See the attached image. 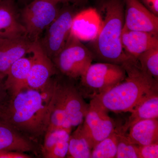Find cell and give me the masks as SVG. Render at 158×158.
<instances>
[{
  "label": "cell",
  "mask_w": 158,
  "mask_h": 158,
  "mask_svg": "<svg viewBox=\"0 0 158 158\" xmlns=\"http://www.w3.org/2000/svg\"><path fill=\"white\" fill-rule=\"evenodd\" d=\"M10 96L4 84V80H0V110L8 101Z\"/></svg>",
  "instance_id": "26"
},
{
  "label": "cell",
  "mask_w": 158,
  "mask_h": 158,
  "mask_svg": "<svg viewBox=\"0 0 158 158\" xmlns=\"http://www.w3.org/2000/svg\"><path fill=\"white\" fill-rule=\"evenodd\" d=\"M150 11L158 16V0H140Z\"/></svg>",
  "instance_id": "28"
},
{
  "label": "cell",
  "mask_w": 158,
  "mask_h": 158,
  "mask_svg": "<svg viewBox=\"0 0 158 158\" xmlns=\"http://www.w3.org/2000/svg\"><path fill=\"white\" fill-rule=\"evenodd\" d=\"M31 156L25 153L4 151L0 152V158H30Z\"/></svg>",
  "instance_id": "27"
},
{
  "label": "cell",
  "mask_w": 158,
  "mask_h": 158,
  "mask_svg": "<svg viewBox=\"0 0 158 158\" xmlns=\"http://www.w3.org/2000/svg\"><path fill=\"white\" fill-rule=\"evenodd\" d=\"M126 77L122 65L104 62L91 63L80 77L79 89L83 96L92 98L112 88Z\"/></svg>",
  "instance_id": "5"
},
{
  "label": "cell",
  "mask_w": 158,
  "mask_h": 158,
  "mask_svg": "<svg viewBox=\"0 0 158 158\" xmlns=\"http://www.w3.org/2000/svg\"><path fill=\"white\" fill-rule=\"evenodd\" d=\"M75 80L60 73L52 78L48 131L71 129L84 121L89 104L85 101Z\"/></svg>",
  "instance_id": "3"
},
{
  "label": "cell",
  "mask_w": 158,
  "mask_h": 158,
  "mask_svg": "<svg viewBox=\"0 0 158 158\" xmlns=\"http://www.w3.org/2000/svg\"><path fill=\"white\" fill-rule=\"evenodd\" d=\"M31 65V58L22 57L9 69L4 84L10 95H13L27 88L28 78Z\"/></svg>",
  "instance_id": "19"
},
{
  "label": "cell",
  "mask_w": 158,
  "mask_h": 158,
  "mask_svg": "<svg viewBox=\"0 0 158 158\" xmlns=\"http://www.w3.org/2000/svg\"><path fill=\"white\" fill-rule=\"evenodd\" d=\"M33 43L27 36L0 40V80H5L15 62L31 54Z\"/></svg>",
  "instance_id": "12"
},
{
  "label": "cell",
  "mask_w": 158,
  "mask_h": 158,
  "mask_svg": "<svg viewBox=\"0 0 158 158\" xmlns=\"http://www.w3.org/2000/svg\"><path fill=\"white\" fill-rule=\"evenodd\" d=\"M117 152L115 158H139V146L132 143L126 133L120 131L119 127L117 131Z\"/></svg>",
  "instance_id": "24"
},
{
  "label": "cell",
  "mask_w": 158,
  "mask_h": 158,
  "mask_svg": "<svg viewBox=\"0 0 158 158\" xmlns=\"http://www.w3.org/2000/svg\"><path fill=\"white\" fill-rule=\"evenodd\" d=\"M74 5L63 4L56 17L46 29L44 37L39 40L43 50L52 60L63 48L70 35L74 18L77 13Z\"/></svg>",
  "instance_id": "7"
},
{
  "label": "cell",
  "mask_w": 158,
  "mask_h": 158,
  "mask_svg": "<svg viewBox=\"0 0 158 158\" xmlns=\"http://www.w3.org/2000/svg\"><path fill=\"white\" fill-rule=\"evenodd\" d=\"M52 78L41 89L26 88L13 95L0 110V118L35 143L44 137L49 123Z\"/></svg>",
  "instance_id": "1"
},
{
  "label": "cell",
  "mask_w": 158,
  "mask_h": 158,
  "mask_svg": "<svg viewBox=\"0 0 158 158\" xmlns=\"http://www.w3.org/2000/svg\"><path fill=\"white\" fill-rule=\"evenodd\" d=\"M108 112L91 100L82 123V128L92 148L116 129V123L110 118Z\"/></svg>",
  "instance_id": "9"
},
{
  "label": "cell",
  "mask_w": 158,
  "mask_h": 158,
  "mask_svg": "<svg viewBox=\"0 0 158 158\" xmlns=\"http://www.w3.org/2000/svg\"><path fill=\"white\" fill-rule=\"evenodd\" d=\"M25 36V29L14 1L0 0V40Z\"/></svg>",
  "instance_id": "14"
},
{
  "label": "cell",
  "mask_w": 158,
  "mask_h": 158,
  "mask_svg": "<svg viewBox=\"0 0 158 158\" xmlns=\"http://www.w3.org/2000/svg\"><path fill=\"white\" fill-rule=\"evenodd\" d=\"M52 2L55 3L56 4H59V3H62V4L64 3H71L73 4V5H77L81 4L82 2L81 0H45Z\"/></svg>",
  "instance_id": "29"
},
{
  "label": "cell",
  "mask_w": 158,
  "mask_h": 158,
  "mask_svg": "<svg viewBox=\"0 0 158 158\" xmlns=\"http://www.w3.org/2000/svg\"><path fill=\"white\" fill-rule=\"evenodd\" d=\"M52 61L59 73L76 80L92 63L93 56L81 40L70 33L65 45Z\"/></svg>",
  "instance_id": "6"
},
{
  "label": "cell",
  "mask_w": 158,
  "mask_h": 158,
  "mask_svg": "<svg viewBox=\"0 0 158 158\" xmlns=\"http://www.w3.org/2000/svg\"><path fill=\"white\" fill-rule=\"evenodd\" d=\"M122 65L125 78L91 98L108 112H130L145 95L158 89V81L141 69L138 60L129 57Z\"/></svg>",
  "instance_id": "2"
},
{
  "label": "cell",
  "mask_w": 158,
  "mask_h": 158,
  "mask_svg": "<svg viewBox=\"0 0 158 158\" xmlns=\"http://www.w3.org/2000/svg\"><path fill=\"white\" fill-rule=\"evenodd\" d=\"M102 17L98 34L88 44L93 60L122 65L129 58L121 44L124 25L123 0H106L102 7Z\"/></svg>",
  "instance_id": "4"
},
{
  "label": "cell",
  "mask_w": 158,
  "mask_h": 158,
  "mask_svg": "<svg viewBox=\"0 0 158 158\" xmlns=\"http://www.w3.org/2000/svg\"><path fill=\"white\" fill-rule=\"evenodd\" d=\"M129 130V139L138 146L158 142V118L140 120L132 125Z\"/></svg>",
  "instance_id": "20"
},
{
  "label": "cell",
  "mask_w": 158,
  "mask_h": 158,
  "mask_svg": "<svg viewBox=\"0 0 158 158\" xmlns=\"http://www.w3.org/2000/svg\"><path fill=\"white\" fill-rule=\"evenodd\" d=\"M31 65L28 78V88L41 89L45 88L51 79L59 74L53 62L43 50L39 40L34 41Z\"/></svg>",
  "instance_id": "10"
},
{
  "label": "cell",
  "mask_w": 158,
  "mask_h": 158,
  "mask_svg": "<svg viewBox=\"0 0 158 158\" xmlns=\"http://www.w3.org/2000/svg\"><path fill=\"white\" fill-rule=\"evenodd\" d=\"M137 60L141 69L158 81V47L142 53Z\"/></svg>",
  "instance_id": "23"
},
{
  "label": "cell",
  "mask_w": 158,
  "mask_h": 158,
  "mask_svg": "<svg viewBox=\"0 0 158 158\" xmlns=\"http://www.w3.org/2000/svg\"><path fill=\"white\" fill-rule=\"evenodd\" d=\"M101 27L99 15L94 9L77 12L74 18L71 33L81 40H91L98 34Z\"/></svg>",
  "instance_id": "16"
},
{
  "label": "cell",
  "mask_w": 158,
  "mask_h": 158,
  "mask_svg": "<svg viewBox=\"0 0 158 158\" xmlns=\"http://www.w3.org/2000/svg\"><path fill=\"white\" fill-rule=\"evenodd\" d=\"M138 155L139 158H158V142L139 146Z\"/></svg>",
  "instance_id": "25"
},
{
  "label": "cell",
  "mask_w": 158,
  "mask_h": 158,
  "mask_svg": "<svg viewBox=\"0 0 158 158\" xmlns=\"http://www.w3.org/2000/svg\"><path fill=\"white\" fill-rule=\"evenodd\" d=\"M121 40L125 53L135 60L145 51L158 47V34L129 30L124 26Z\"/></svg>",
  "instance_id": "13"
},
{
  "label": "cell",
  "mask_w": 158,
  "mask_h": 158,
  "mask_svg": "<svg viewBox=\"0 0 158 158\" xmlns=\"http://www.w3.org/2000/svg\"><path fill=\"white\" fill-rule=\"evenodd\" d=\"M58 5L45 0H34L21 10L20 19L30 40H39L58 15L60 9Z\"/></svg>",
  "instance_id": "8"
},
{
  "label": "cell",
  "mask_w": 158,
  "mask_h": 158,
  "mask_svg": "<svg viewBox=\"0 0 158 158\" xmlns=\"http://www.w3.org/2000/svg\"></svg>",
  "instance_id": "31"
},
{
  "label": "cell",
  "mask_w": 158,
  "mask_h": 158,
  "mask_svg": "<svg viewBox=\"0 0 158 158\" xmlns=\"http://www.w3.org/2000/svg\"><path fill=\"white\" fill-rule=\"evenodd\" d=\"M117 131L100 141L92 148L90 158H115L117 152Z\"/></svg>",
  "instance_id": "22"
},
{
  "label": "cell",
  "mask_w": 158,
  "mask_h": 158,
  "mask_svg": "<svg viewBox=\"0 0 158 158\" xmlns=\"http://www.w3.org/2000/svg\"><path fill=\"white\" fill-rule=\"evenodd\" d=\"M131 115L120 131L126 133L129 128L140 120L158 118V89L148 94L131 110Z\"/></svg>",
  "instance_id": "17"
},
{
  "label": "cell",
  "mask_w": 158,
  "mask_h": 158,
  "mask_svg": "<svg viewBox=\"0 0 158 158\" xmlns=\"http://www.w3.org/2000/svg\"><path fill=\"white\" fill-rule=\"evenodd\" d=\"M124 27L134 31L158 34V16L150 11L140 0H123Z\"/></svg>",
  "instance_id": "11"
},
{
  "label": "cell",
  "mask_w": 158,
  "mask_h": 158,
  "mask_svg": "<svg viewBox=\"0 0 158 158\" xmlns=\"http://www.w3.org/2000/svg\"><path fill=\"white\" fill-rule=\"evenodd\" d=\"M72 129H62L47 131L40 151L46 158L66 157Z\"/></svg>",
  "instance_id": "18"
},
{
  "label": "cell",
  "mask_w": 158,
  "mask_h": 158,
  "mask_svg": "<svg viewBox=\"0 0 158 158\" xmlns=\"http://www.w3.org/2000/svg\"><path fill=\"white\" fill-rule=\"evenodd\" d=\"M70 135L66 158H90L92 148L83 132L82 123Z\"/></svg>",
  "instance_id": "21"
},
{
  "label": "cell",
  "mask_w": 158,
  "mask_h": 158,
  "mask_svg": "<svg viewBox=\"0 0 158 158\" xmlns=\"http://www.w3.org/2000/svg\"><path fill=\"white\" fill-rule=\"evenodd\" d=\"M81 1L82 3H83L84 2H86L88 0H81Z\"/></svg>",
  "instance_id": "30"
},
{
  "label": "cell",
  "mask_w": 158,
  "mask_h": 158,
  "mask_svg": "<svg viewBox=\"0 0 158 158\" xmlns=\"http://www.w3.org/2000/svg\"><path fill=\"white\" fill-rule=\"evenodd\" d=\"M36 144L0 118V152H31L37 154Z\"/></svg>",
  "instance_id": "15"
}]
</instances>
